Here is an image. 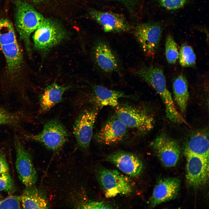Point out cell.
Returning <instances> with one entry per match:
<instances>
[{
	"label": "cell",
	"mask_w": 209,
	"mask_h": 209,
	"mask_svg": "<svg viewBox=\"0 0 209 209\" xmlns=\"http://www.w3.org/2000/svg\"><path fill=\"white\" fill-rule=\"evenodd\" d=\"M134 73L159 94L165 105L166 116L170 121L174 123L185 122V120L176 109L171 94L167 88L161 69L156 66L143 67L135 71Z\"/></svg>",
	"instance_id": "cell-1"
},
{
	"label": "cell",
	"mask_w": 209,
	"mask_h": 209,
	"mask_svg": "<svg viewBox=\"0 0 209 209\" xmlns=\"http://www.w3.org/2000/svg\"><path fill=\"white\" fill-rule=\"evenodd\" d=\"M0 46L6 59L8 72L14 76L21 70L23 55L13 25L7 19H0Z\"/></svg>",
	"instance_id": "cell-2"
},
{
	"label": "cell",
	"mask_w": 209,
	"mask_h": 209,
	"mask_svg": "<svg viewBox=\"0 0 209 209\" xmlns=\"http://www.w3.org/2000/svg\"><path fill=\"white\" fill-rule=\"evenodd\" d=\"M16 6V27L20 39L23 41L27 51L30 54V35L40 25L44 18L25 1L17 0Z\"/></svg>",
	"instance_id": "cell-3"
},
{
	"label": "cell",
	"mask_w": 209,
	"mask_h": 209,
	"mask_svg": "<svg viewBox=\"0 0 209 209\" xmlns=\"http://www.w3.org/2000/svg\"><path fill=\"white\" fill-rule=\"evenodd\" d=\"M68 137L65 126L56 119L47 121L39 133L28 136L30 139L39 142L47 149L55 152L62 149Z\"/></svg>",
	"instance_id": "cell-4"
},
{
	"label": "cell",
	"mask_w": 209,
	"mask_h": 209,
	"mask_svg": "<svg viewBox=\"0 0 209 209\" xmlns=\"http://www.w3.org/2000/svg\"><path fill=\"white\" fill-rule=\"evenodd\" d=\"M99 183L107 198L126 195L132 191V187L128 179L118 171L99 168L97 172Z\"/></svg>",
	"instance_id": "cell-5"
},
{
	"label": "cell",
	"mask_w": 209,
	"mask_h": 209,
	"mask_svg": "<svg viewBox=\"0 0 209 209\" xmlns=\"http://www.w3.org/2000/svg\"><path fill=\"white\" fill-rule=\"evenodd\" d=\"M66 33L58 24L44 19L35 31L33 36L35 47L42 52H46L62 41Z\"/></svg>",
	"instance_id": "cell-6"
},
{
	"label": "cell",
	"mask_w": 209,
	"mask_h": 209,
	"mask_svg": "<svg viewBox=\"0 0 209 209\" xmlns=\"http://www.w3.org/2000/svg\"><path fill=\"white\" fill-rule=\"evenodd\" d=\"M183 153L186 158V179L188 184L195 189L204 187L208 180L209 160Z\"/></svg>",
	"instance_id": "cell-7"
},
{
	"label": "cell",
	"mask_w": 209,
	"mask_h": 209,
	"mask_svg": "<svg viewBox=\"0 0 209 209\" xmlns=\"http://www.w3.org/2000/svg\"><path fill=\"white\" fill-rule=\"evenodd\" d=\"M117 107L116 116L127 127L143 132L153 128L154 119L145 111L128 106Z\"/></svg>",
	"instance_id": "cell-8"
},
{
	"label": "cell",
	"mask_w": 209,
	"mask_h": 209,
	"mask_svg": "<svg viewBox=\"0 0 209 209\" xmlns=\"http://www.w3.org/2000/svg\"><path fill=\"white\" fill-rule=\"evenodd\" d=\"M153 150L161 162L167 167L174 166L179 160L181 150L178 143L165 133L157 136L152 142Z\"/></svg>",
	"instance_id": "cell-9"
},
{
	"label": "cell",
	"mask_w": 209,
	"mask_h": 209,
	"mask_svg": "<svg viewBox=\"0 0 209 209\" xmlns=\"http://www.w3.org/2000/svg\"><path fill=\"white\" fill-rule=\"evenodd\" d=\"M14 144L16 153L15 166L19 179L26 187L32 186L37 181V174L31 157L17 138H15Z\"/></svg>",
	"instance_id": "cell-10"
},
{
	"label": "cell",
	"mask_w": 209,
	"mask_h": 209,
	"mask_svg": "<svg viewBox=\"0 0 209 209\" xmlns=\"http://www.w3.org/2000/svg\"><path fill=\"white\" fill-rule=\"evenodd\" d=\"M162 29L158 24L148 23L137 26L135 31V38L144 52L152 56L156 53L161 37Z\"/></svg>",
	"instance_id": "cell-11"
},
{
	"label": "cell",
	"mask_w": 209,
	"mask_h": 209,
	"mask_svg": "<svg viewBox=\"0 0 209 209\" xmlns=\"http://www.w3.org/2000/svg\"><path fill=\"white\" fill-rule=\"evenodd\" d=\"M97 114L95 109L85 110L80 114L73 125V134L78 146L83 150L89 147Z\"/></svg>",
	"instance_id": "cell-12"
},
{
	"label": "cell",
	"mask_w": 209,
	"mask_h": 209,
	"mask_svg": "<svg viewBox=\"0 0 209 209\" xmlns=\"http://www.w3.org/2000/svg\"><path fill=\"white\" fill-rule=\"evenodd\" d=\"M181 181L176 177L165 178L157 182L149 201L151 208L174 199L180 188Z\"/></svg>",
	"instance_id": "cell-13"
},
{
	"label": "cell",
	"mask_w": 209,
	"mask_h": 209,
	"mask_svg": "<svg viewBox=\"0 0 209 209\" xmlns=\"http://www.w3.org/2000/svg\"><path fill=\"white\" fill-rule=\"evenodd\" d=\"M93 54L96 63L103 71L110 73L119 69L120 64L117 56L104 41L100 40L96 42L93 47Z\"/></svg>",
	"instance_id": "cell-14"
},
{
	"label": "cell",
	"mask_w": 209,
	"mask_h": 209,
	"mask_svg": "<svg viewBox=\"0 0 209 209\" xmlns=\"http://www.w3.org/2000/svg\"><path fill=\"white\" fill-rule=\"evenodd\" d=\"M107 160L113 164L120 171L130 176L139 175L143 168L140 159L132 153L119 151L109 154Z\"/></svg>",
	"instance_id": "cell-15"
},
{
	"label": "cell",
	"mask_w": 209,
	"mask_h": 209,
	"mask_svg": "<svg viewBox=\"0 0 209 209\" xmlns=\"http://www.w3.org/2000/svg\"><path fill=\"white\" fill-rule=\"evenodd\" d=\"M127 127L116 116L110 118L94 136L98 142L112 145L122 141L126 134Z\"/></svg>",
	"instance_id": "cell-16"
},
{
	"label": "cell",
	"mask_w": 209,
	"mask_h": 209,
	"mask_svg": "<svg viewBox=\"0 0 209 209\" xmlns=\"http://www.w3.org/2000/svg\"><path fill=\"white\" fill-rule=\"evenodd\" d=\"M91 17L106 32H119L128 30L130 26L125 18L120 15L108 12L93 10Z\"/></svg>",
	"instance_id": "cell-17"
},
{
	"label": "cell",
	"mask_w": 209,
	"mask_h": 209,
	"mask_svg": "<svg viewBox=\"0 0 209 209\" xmlns=\"http://www.w3.org/2000/svg\"><path fill=\"white\" fill-rule=\"evenodd\" d=\"M183 153H188L209 160L208 133L206 130L197 131L187 139Z\"/></svg>",
	"instance_id": "cell-18"
},
{
	"label": "cell",
	"mask_w": 209,
	"mask_h": 209,
	"mask_svg": "<svg viewBox=\"0 0 209 209\" xmlns=\"http://www.w3.org/2000/svg\"><path fill=\"white\" fill-rule=\"evenodd\" d=\"M69 88L55 82L46 87L39 98L41 111L46 112L60 102L64 93Z\"/></svg>",
	"instance_id": "cell-19"
},
{
	"label": "cell",
	"mask_w": 209,
	"mask_h": 209,
	"mask_svg": "<svg viewBox=\"0 0 209 209\" xmlns=\"http://www.w3.org/2000/svg\"><path fill=\"white\" fill-rule=\"evenodd\" d=\"M92 89L94 101L101 108L107 106L117 107L120 99L128 97L122 92L109 89L98 85H93Z\"/></svg>",
	"instance_id": "cell-20"
},
{
	"label": "cell",
	"mask_w": 209,
	"mask_h": 209,
	"mask_svg": "<svg viewBox=\"0 0 209 209\" xmlns=\"http://www.w3.org/2000/svg\"><path fill=\"white\" fill-rule=\"evenodd\" d=\"M21 202L24 209H47L48 202L45 197L33 186L26 187L21 196Z\"/></svg>",
	"instance_id": "cell-21"
},
{
	"label": "cell",
	"mask_w": 209,
	"mask_h": 209,
	"mask_svg": "<svg viewBox=\"0 0 209 209\" xmlns=\"http://www.w3.org/2000/svg\"><path fill=\"white\" fill-rule=\"evenodd\" d=\"M175 101L181 112L185 111L189 98L188 83L185 77L180 74L174 80L172 84Z\"/></svg>",
	"instance_id": "cell-22"
},
{
	"label": "cell",
	"mask_w": 209,
	"mask_h": 209,
	"mask_svg": "<svg viewBox=\"0 0 209 209\" xmlns=\"http://www.w3.org/2000/svg\"><path fill=\"white\" fill-rule=\"evenodd\" d=\"M179 62L184 67H189L194 65L196 56L191 46L187 44H182L179 52Z\"/></svg>",
	"instance_id": "cell-23"
},
{
	"label": "cell",
	"mask_w": 209,
	"mask_h": 209,
	"mask_svg": "<svg viewBox=\"0 0 209 209\" xmlns=\"http://www.w3.org/2000/svg\"><path fill=\"white\" fill-rule=\"evenodd\" d=\"M165 54L168 62L174 64L179 58V52L178 46L173 37L168 36L165 42Z\"/></svg>",
	"instance_id": "cell-24"
},
{
	"label": "cell",
	"mask_w": 209,
	"mask_h": 209,
	"mask_svg": "<svg viewBox=\"0 0 209 209\" xmlns=\"http://www.w3.org/2000/svg\"><path fill=\"white\" fill-rule=\"evenodd\" d=\"M20 203L21 196H10L0 200V209H20Z\"/></svg>",
	"instance_id": "cell-25"
},
{
	"label": "cell",
	"mask_w": 209,
	"mask_h": 209,
	"mask_svg": "<svg viewBox=\"0 0 209 209\" xmlns=\"http://www.w3.org/2000/svg\"><path fill=\"white\" fill-rule=\"evenodd\" d=\"M14 189L13 180L8 172L0 174V191L9 193L12 192Z\"/></svg>",
	"instance_id": "cell-26"
},
{
	"label": "cell",
	"mask_w": 209,
	"mask_h": 209,
	"mask_svg": "<svg viewBox=\"0 0 209 209\" xmlns=\"http://www.w3.org/2000/svg\"><path fill=\"white\" fill-rule=\"evenodd\" d=\"M18 121L17 116L0 106V126L14 124Z\"/></svg>",
	"instance_id": "cell-27"
},
{
	"label": "cell",
	"mask_w": 209,
	"mask_h": 209,
	"mask_svg": "<svg viewBox=\"0 0 209 209\" xmlns=\"http://www.w3.org/2000/svg\"><path fill=\"white\" fill-rule=\"evenodd\" d=\"M163 7L169 10H175L183 6L188 0H158Z\"/></svg>",
	"instance_id": "cell-28"
},
{
	"label": "cell",
	"mask_w": 209,
	"mask_h": 209,
	"mask_svg": "<svg viewBox=\"0 0 209 209\" xmlns=\"http://www.w3.org/2000/svg\"><path fill=\"white\" fill-rule=\"evenodd\" d=\"M81 208L84 209H111L113 208L111 205L103 201H89L83 203L80 206Z\"/></svg>",
	"instance_id": "cell-29"
},
{
	"label": "cell",
	"mask_w": 209,
	"mask_h": 209,
	"mask_svg": "<svg viewBox=\"0 0 209 209\" xmlns=\"http://www.w3.org/2000/svg\"><path fill=\"white\" fill-rule=\"evenodd\" d=\"M9 167L4 153H0V174L8 172Z\"/></svg>",
	"instance_id": "cell-30"
},
{
	"label": "cell",
	"mask_w": 209,
	"mask_h": 209,
	"mask_svg": "<svg viewBox=\"0 0 209 209\" xmlns=\"http://www.w3.org/2000/svg\"><path fill=\"white\" fill-rule=\"evenodd\" d=\"M30 1H34V2H37V1H42V0H30Z\"/></svg>",
	"instance_id": "cell-31"
},
{
	"label": "cell",
	"mask_w": 209,
	"mask_h": 209,
	"mask_svg": "<svg viewBox=\"0 0 209 209\" xmlns=\"http://www.w3.org/2000/svg\"><path fill=\"white\" fill-rule=\"evenodd\" d=\"M117 0V1H125L127 0Z\"/></svg>",
	"instance_id": "cell-32"
},
{
	"label": "cell",
	"mask_w": 209,
	"mask_h": 209,
	"mask_svg": "<svg viewBox=\"0 0 209 209\" xmlns=\"http://www.w3.org/2000/svg\"><path fill=\"white\" fill-rule=\"evenodd\" d=\"M1 195H0V199L1 198Z\"/></svg>",
	"instance_id": "cell-33"
}]
</instances>
